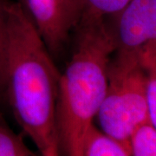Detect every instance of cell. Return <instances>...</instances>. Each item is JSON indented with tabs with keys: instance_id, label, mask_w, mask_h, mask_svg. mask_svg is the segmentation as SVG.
I'll list each match as a JSON object with an SVG mask.
<instances>
[{
	"instance_id": "6da1fadb",
	"label": "cell",
	"mask_w": 156,
	"mask_h": 156,
	"mask_svg": "<svg viewBox=\"0 0 156 156\" xmlns=\"http://www.w3.org/2000/svg\"><path fill=\"white\" fill-rule=\"evenodd\" d=\"M60 72L18 2L8 16L6 97L17 122L42 154L58 142L56 109Z\"/></svg>"
},
{
	"instance_id": "7a4b0ae2",
	"label": "cell",
	"mask_w": 156,
	"mask_h": 156,
	"mask_svg": "<svg viewBox=\"0 0 156 156\" xmlns=\"http://www.w3.org/2000/svg\"><path fill=\"white\" fill-rule=\"evenodd\" d=\"M75 46L60 73L56 109L59 149L83 156L85 141L106 94L108 69L116 45L108 19L84 12L75 30Z\"/></svg>"
},
{
	"instance_id": "3957f363",
	"label": "cell",
	"mask_w": 156,
	"mask_h": 156,
	"mask_svg": "<svg viewBox=\"0 0 156 156\" xmlns=\"http://www.w3.org/2000/svg\"><path fill=\"white\" fill-rule=\"evenodd\" d=\"M108 69L106 94L96 115L99 129L130 151L131 135L148 122L147 71L136 54L115 52Z\"/></svg>"
},
{
	"instance_id": "277c9868",
	"label": "cell",
	"mask_w": 156,
	"mask_h": 156,
	"mask_svg": "<svg viewBox=\"0 0 156 156\" xmlns=\"http://www.w3.org/2000/svg\"><path fill=\"white\" fill-rule=\"evenodd\" d=\"M50 53L67 43L85 11L84 0H18Z\"/></svg>"
},
{
	"instance_id": "5b68a950",
	"label": "cell",
	"mask_w": 156,
	"mask_h": 156,
	"mask_svg": "<svg viewBox=\"0 0 156 156\" xmlns=\"http://www.w3.org/2000/svg\"><path fill=\"white\" fill-rule=\"evenodd\" d=\"M115 52L136 54L156 46V0H130L111 18Z\"/></svg>"
},
{
	"instance_id": "8992f818",
	"label": "cell",
	"mask_w": 156,
	"mask_h": 156,
	"mask_svg": "<svg viewBox=\"0 0 156 156\" xmlns=\"http://www.w3.org/2000/svg\"><path fill=\"white\" fill-rule=\"evenodd\" d=\"M83 156H132L126 147L93 125L85 141Z\"/></svg>"
},
{
	"instance_id": "52a82bcc",
	"label": "cell",
	"mask_w": 156,
	"mask_h": 156,
	"mask_svg": "<svg viewBox=\"0 0 156 156\" xmlns=\"http://www.w3.org/2000/svg\"><path fill=\"white\" fill-rule=\"evenodd\" d=\"M0 156H39L30 150L0 115ZM42 156V155H40Z\"/></svg>"
},
{
	"instance_id": "ba28073f",
	"label": "cell",
	"mask_w": 156,
	"mask_h": 156,
	"mask_svg": "<svg viewBox=\"0 0 156 156\" xmlns=\"http://www.w3.org/2000/svg\"><path fill=\"white\" fill-rule=\"evenodd\" d=\"M132 156H156V131L149 122L140 125L129 140Z\"/></svg>"
},
{
	"instance_id": "9c48e42d",
	"label": "cell",
	"mask_w": 156,
	"mask_h": 156,
	"mask_svg": "<svg viewBox=\"0 0 156 156\" xmlns=\"http://www.w3.org/2000/svg\"><path fill=\"white\" fill-rule=\"evenodd\" d=\"M10 0H0V97L6 96L8 16Z\"/></svg>"
},
{
	"instance_id": "30bf717a",
	"label": "cell",
	"mask_w": 156,
	"mask_h": 156,
	"mask_svg": "<svg viewBox=\"0 0 156 156\" xmlns=\"http://www.w3.org/2000/svg\"><path fill=\"white\" fill-rule=\"evenodd\" d=\"M130 0H84L85 13L102 18H111L127 5Z\"/></svg>"
},
{
	"instance_id": "8fae6325",
	"label": "cell",
	"mask_w": 156,
	"mask_h": 156,
	"mask_svg": "<svg viewBox=\"0 0 156 156\" xmlns=\"http://www.w3.org/2000/svg\"><path fill=\"white\" fill-rule=\"evenodd\" d=\"M147 103L148 122L156 131V74L150 70H147Z\"/></svg>"
},
{
	"instance_id": "7c38bea8",
	"label": "cell",
	"mask_w": 156,
	"mask_h": 156,
	"mask_svg": "<svg viewBox=\"0 0 156 156\" xmlns=\"http://www.w3.org/2000/svg\"><path fill=\"white\" fill-rule=\"evenodd\" d=\"M140 59L147 70L156 74V46L142 52L140 55Z\"/></svg>"
},
{
	"instance_id": "4fadbf2b",
	"label": "cell",
	"mask_w": 156,
	"mask_h": 156,
	"mask_svg": "<svg viewBox=\"0 0 156 156\" xmlns=\"http://www.w3.org/2000/svg\"><path fill=\"white\" fill-rule=\"evenodd\" d=\"M42 156H60V149H59V145L58 142H55L47 149V150L44 152Z\"/></svg>"
}]
</instances>
